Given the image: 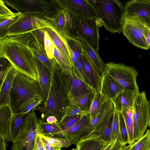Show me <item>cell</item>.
Wrapping results in <instances>:
<instances>
[{"label": "cell", "mask_w": 150, "mask_h": 150, "mask_svg": "<svg viewBox=\"0 0 150 150\" xmlns=\"http://www.w3.org/2000/svg\"><path fill=\"white\" fill-rule=\"evenodd\" d=\"M57 124H49L39 119L38 124V134L48 136L62 131Z\"/></svg>", "instance_id": "37"}, {"label": "cell", "mask_w": 150, "mask_h": 150, "mask_svg": "<svg viewBox=\"0 0 150 150\" xmlns=\"http://www.w3.org/2000/svg\"><path fill=\"white\" fill-rule=\"evenodd\" d=\"M70 51L72 66L81 57L84 52L82 43L79 39L69 36H63Z\"/></svg>", "instance_id": "27"}, {"label": "cell", "mask_w": 150, "mask_h": 150, "mask_svg": "<svg viewBox=\"0 0 150 150\" xmlns=\"http://www.w3.org/2000/svg\"><path fill=\"white\" fill-rule=\"evenodd\" d=\"M54 54L55 59L63 72L66 74H72L73 69L71 64L67 59L54 45Z\"/></svg>", "instance_id": "35"}, {"label": "cell", "mask_w": 150, "mask_h": 150, "mask_svg": "<svg viewBox=\"0 0 150 150\" xmlns=\"http://www.w3.org/2000/svg\"><path fill=\"white\" fill-rule=\"evenodd\" d=\"M43 102L42 96L33 97L22 103L19 106L16 113L30 112L33 109L40 105Z\"/></svg>", "instance_id": "33"}, {"label": "cell", "mask_w": 150, "mask_h": 150, "mask_svg": "<svg viewBox=\"0 0 150 150\" xmlns=\"http://www.w3.org/2000/svg\"><path fill=\"white\" fill-rule=\"evenodd\" d=\"M12 112L8 104L0 105V138L8 139Z\"/></svg>", "instance_id": "25"}, {"label": "cell", "mask_w": 150, "mask_h": 150, "mask_svg": "<svg viewBox=\"0 0 150 150\" xmlns=\"http://www.w3.org/2000/svg\"><path fill=\"white\" fill-rule=\"evenodd\" d=\"M125 17L122 32L123 35L134 46L141 49L149 50L144 34V24L137 18Z\"/></svg>", "instance_id": "11"}, {"label": "cell", "mask_w": 150, "mask_h": 150, "mask_svg": "<svg viewBox=\"0 0 150 150\" xmlns=\"http://www.w3.org/2000/svg\"><path fill=\"white\" fill-rule=\"evenodd\" d=\"M30 112L24 113L12 112L7 141L11 142L13 143L15 141L25 123Z\"/></svg>", "instance_id": "22"}, {"label": "cell", "mask_w": 150, "mask_h": 150, "mask_svg": "<svg viewBox=\"0 0 150 150\" xmlns=\"http://www.w3.org/2000/svg\"><path fill=\"white\" fill-rule=\"evenodd\" d=\"M44 29L49 35L55 46L72 65L70 51L63 35L52 26L44 28Z\"/></svg>", "instance_id": "24"}, {"label": "cell", "mask_w": 150, "mask_h": 150, "mask_svg": "<svg viewBox=\"0 0 150 150\" xmlns=\"http://www.w3.org/2000/svg\"><path fill=\"white\" fill-rule=\"evenodd\" d=\"M66 76L70 100L91 93L96 92L91 86L80 79L73 72L71 74H66Z\"/></svg>", "instance_id": "16"}, {"label": "cell", "mask_w": 150, "mask_h": 150, "mask_svg": "<svg viewBox=\"0 0 150 150\" xmlns=\"http://www.w3.org/2000/svg\"><path fill=\"white\" fill-rule=\"evenodd\" d=\"M44 43L45 49L48 57L51 59H55L54 54V44L49 35L45 30Z\"/></svg>", "instance_id": "44"}, {"label": "cell", "mask_w": 150, "mask_h": 150, "mask_svg": "<svg viewBox=\"0 0 150 150\" xmlns=\"http://www.w3.org/2000/svg\"><path fill=\"white\" fill-rule=\"evenodd\" d=\"M129 147V145L128 146L125 145L121 150H128Z\"/></svg>", "instance_id": "57"}, {"label": "cell", "mask_w": 150, "mask_h": 150, "mask_svg": "<svg viewBox=\"0 0 150 150\" xmlns=\"http://www.w3.org/2000/svg\"><path fill=\"white\" fill-rule=\"evenodd\" d=\"M104 72L110 75L124 89L139 91L136 81L138 73L134 67L110 62L105 64Z\"/></svg>", "instance_id": "7"}, {"label": "cell", "mask_w": 150, "mask_h": 150, "mask_svg": "<svg viewBox=\"0 0 150 150\" xmlns=\"http://www.w3.org/2000/svg\"><path fill=\"white\" fill-rule=\"evenodd\" d=\"M30 43L34 57L46 66L52 73L53 69L58 64L55 59H51L48 57L44 46L35 30L31 32Z\"/></svg>", "instance_id": "15"}, {"label": "cell", "mask_w": 150, "mask_h": 150, "mask_svg": "<svg viewBox=\"0 0 150 150\" xmlns=\"http://www.w3.org/2000/svg\"><path fill=\"white\" fill-rule=\"evenodd\" d=\"M105 29L111 33H120L125 22L124 7L118 0H88Z\"/></svg>", "instance_id": "3"}, {"label": "cell", "mask_w": 150, "mask_h": 150, "mask_svg": "<svg viewBox=\"0 0 150 150\" xmlns=\"http://www.w3.org/2000/svg\"><path fill=\"white\" fill-rule=\"evenodd\" d=\"M71 150H78V147H77L75 149H73Z\"/></svg>", "instance_id": "59"}, {"label": "cell", "mask_w": 150, "mask_h": 150, "mask_svg": "<svg viewBox=\"0 0 150 150\" xmlns=\"http://www.w3.org/2000/svg\"><path fill=\"white\" fill-rule=\"evenodd\" d=\"M71 26L67 35L75 38H83L96 51L99 50V26L96 19H81L71 14Z\"/></svg>", "instance_id": "6"}, {"label": "cell", "mask_w": 150, "mask_h": 150, "mask_svg": "<svg viewBox=\"0 0 150 150\" xmlns=\"http://www.w3.org/2000/svg\"><path fill=\"white\" fill-rule=\"evenodd\" d=\"M126 145H124L117 140L114 146L111 150H121Z\"/></svg>", "instance_id": "54"}, {"label": "cell", "mask_w": 150, "mask_h": 150, "mask_svg": "<svg viewBox=\"0 0 150 150\" xmlns=\"http://www.w3.org/2000/svg\"><path fill=\"white\" fill-rule=\"evenodd\" d=\"M46 19L35 16L26 15L0 35V38L5 37L28 33L38 29L50 28Z\"/></svg>", "instance_id": "10"}, {"label": "cell", "mask_w": 150, "mask_h": 150, "mask_svg": "<svg viewBox=\"0 0 150 150\" xmlns=\"http://www.w3.org/2000/svg\"><path fill=\"white\" fill-rule=\"evenodd\" d=\"M113 116L114 112L108 117L104 124L96 131L102 138L106 142H111L112 124Z\"/></svg>", "instance_id": "32"}, {"label": "cell", "mask_w": 150, "mask_h": 150, "mask_svg": "<svg viewBox=\"0 0 150 150\" xmlns=\"http://www.w3.org/2000/svg\"><path fill=\"white\" fill-rule=\"evenodd\" d=\"M90 121L89 113L82 116L73 126L64 130L47 137L67 139L72 142L87 125Z\"/></svg>", "instance_id": "21"}, {"label": "cell", "mask_w": 150, "mask_h": 150, "mask_svg": "<svg viewBox=\"0 0 150 150\" xmlns=\"http://www.w3.org/2000/svg\"><path fill=\"white\" fill-rule=\"evenodd\" d=\"M150 29V21L146 25Z\"/></svg>", "instance_id": "58"}, {"label": "cell", "mask_w": 150, "mask_h": 150, "mask_svg": "<svg viewBox=\"0 0 150 150\" xmlns=\"http://www.w3.org/2000/svg\"><path fill=\"white\" fill-rule=\"evenodd\" d=\"M25 15L20 12H17L14 16L0 22V35Z\"/></svg>", "instance_id": "43"}, {"label": "cell", "mask_w": 150, "mask_h": 150, "mask_svg": "<svg viewBox=\"0 0 150 150\" xmlns=\"http://www.w3.org/2000/svg\"><path fill=\"white\" fill-rule=\"evenodd\" d=\"M35 108L30 112L20 134L13 143L11 150H33L39 119L34 111Z\"/></svg>", "instance_id": "8"}, {"label": "cell", "mask_w": 150, "mask_h": 150, "mask_svg": "<svg viewBox=\"0 0 150 150\" xmlns=\"http://www.w3.org/2000/svg\"><path fill=\"white\" fill-rule=\"evenodd\" d=\"M132 110H125L121 112L124 117L127 129L129 139V145H130L133 144L135 142L134 135Z\"/></svg>", "instance_id": "34"}, {"label": "cell", "mask_w": 150, "mask_h": 150, "mask_svg": "<svg viewBox=\"0 0 150 150\" xmlns=\"http://www.w3.org/2000/svg\"><path fill=\"white\" fill-rule=\"evenodd\" d=\"M80 39L82 42L84 52L92 61L100 75L103 74L105 64L99 56L98 51H96L83 38Z\"/></svg>", "instance_id": "26"}, {"label": "cell", "mask_w": 150, "mask_h": 150, "mask_svg": "<svg viewBox=\"0 0 150 150\" xmlns=\"http://www.w3.org/2000/svg\"><path fill=\"white\" fill-rule=\"evenodd\" d=\"M61 9L65 10L77 18H98L94 8L88 0H55Z\"/></svg>", "instance_id": "12"}, {"label": "cell", "mask_w": 150, "mask_h": 150, "mask_svg": "<svg viewBox=\"0 0 150 150\" xmlns=\"http://www.w3.org/2000/svg\"><path fill=\"white\" fill-rule=\"evenodd\" d=\"M128 150H150V130H147L140 139L129 145Z\"/></svg>", "instance_id": "36"}, {"label": "cell", "mask_w": 150, "mask_h": 150, "mask_svg": "<svg viewBox=\"0 0 150 150\" xmlns=\"http://www.w3.org/2000/svg\"><path fill=\"white\" fill-rule=\"evenodd\" d=\"M101 76L100 92L107 99H114L124 89L108 74L104 72Z\"/></svg>", "instance_id": "17"}, {"label": "cell", "mask_w": 150, "mask_h": 150, "mask_svg": "<svg viewBox=\"0 0 150 150\" xmlns=\"http://www.w3.org/2000/svg\"><path fill=\"white\" fill-rule=\"evenodd\" d=\"M33 150H45L43 143L38 135L36 138Z\"/></svg>", "instance_id": "50"}, {"label": "cell", "mask_w": 150, "mask_h": 150, "mask_svg": "<svg viewBox=\"0 0 150 150\" xmlns=\"http://www.w3.org/2000/svg\"><path fill=\"white\" fill-rule=\"evenodd\" d=\"M0 58V88L9 71L14 67L11 62L5 58Z\"/></svg>", "instance_id": "40"}, {"label": "cell", "mask_w": 150, "mask_h": 150, "mask_svg": "<svg viewBox=\"0 0 150 150\" xmlns=\"http://www.w3.org/2000/svg\"><path fill=\"white\" fill-rule=\"evenodd\" d=\"M115 110L112 101L107 99L98 113L90 120L86 127L72 141L73 144L76 141L85 138L96 132L114 112Z\"/></svg>", "instance_id": "13"}, {"label": "cell", "mask_w": 150, "mask_h": 150, "mask_svg": "<svg viewBox=\"0 0 150 150\" xmlns=\"http://www.w3.org/2000/svg\"><path fill=\"white\" fill-rule=\"evenodd\" d=\"M40 137L45 150H61V147L54 146L49 143L45 139L38 134Z\"/></svg>", "instance_id": "49"}, {"label": "cell", "mask_w": 150, "mask_h": 150, "mask_svg": "<svg viewBox=\"0 0 150 150\" xmlns=\"http://www.w3.org/2000/svg\"><path fill=\"white\" fill-rule=\"evenodd\" d=\"M117 140L111 142L103 150H111L114 146Z\"/></svg>", "instance_id": "55"}, {"label": "cell", "mask_w": 150, "mask_h": 150, "mask_svg": "<svg viewBox=\"0 0 150 150\" xmlns=\"http://www.w3.org/2000/svg\"><path fill=\"white\" fill-rule=\"evenodd\" d=\"M64 15L65 26L67 33V32L70 29L71 26V13L65 10Z\"/></svg>", "instance_id": "48"}, {"label": "cell", "mask_w": 150, "mask_h": 150, "mask_svg": "<svg viewBox=\"0 0 150 150\" xmlns=\"http://www.w3.org/2000/svg\"><path fill=\"white\" fill-rule=\"evenodd\" d=\"M125 16L139 18L146 24L150 20V0H132L124 6Z\"/></svg>", "instance_id": "14"}, {"label": "cell", "mask_w": 150, "mask_h": 150, "mask_svg": "<svg viewBox=\"0 0 150 150\" xmlns=\"http://www.w3.org/2000/svg\"><path fill=\"white\" fill-rule=\"evenodd\" d=\"M88 113L82 111L75 105L70 104L64 117L73 115H79L82 116Z\"/></svg>", "instance_id": "47"}, {"label": "cell", "mask_w": 150, "mask_h": 150, "mask_svg": "<svg viewBox=\"0 0 150 150\" xmlns=\"http://www.w3.org/2000/svg\"><path fill=\"white\" fill-rule=\"evenodd\" d=\"M6 140L0 138V150H6L8 144Z\"/></svg>", "instance_id": "53"}, {"label": "cell", "mask_w": 150, "mask_h": 150, "mask_svg": "<svg viewBox=\"0 0 150 150\" xmlns=\"http://www.w3.org/2000/svg\"><path fill=\"white\" fill-rule=\"evenodd\" d=\"M110 142L94 132L87 137L76 141L74 144L76 145L78 150H103Z\"/></svg>", "instance_id": "20"}, {"label": "cell", "mask_w": 150, "mask_h": 150, "mask_svg": "<svg viewBox=\"0 0 150 150\" xmlns=\"http://www.w3.org/2000/svg\"><path fill=\"white\" fill-rule=\"evenodd\" d=\"M95 92L77 97L70 100V105L73 104L83 111L89 113Z\"/></svg>", "instance_id": "29"}, {"label": "cell", "mask_w": 150, "mask_h": 150, "mask_svg": "<svg viewBox=\"0 0 150 150\" xmlns=\"http://www.w3.org/2000/svg\"><path fill=\"white\" fill-rule=\"evenodd\" d=\"M149 119L148 123V127H149L150 126V99L149 101Z\"/></svg>", "instance_id": "56"}, {"label": "cell", "mask_w": 150, "mask_h": 150, "mask_svg": "<svg viewBox=\"0 0 150 150\" xmlns=\"http://www.w3.org/2000/svg\"><path fill=\"white\" fill-rule=\"evenodd\" d=\"M65 10L61 9L55 15L47 20L52 27L62 35L67 34L65 24Z\"/></svg>", "instance_id": "30"}, {"label": "cell", "mask_w": 150, "mask_h": 150, "mask_svg": "<svg viewBox=\"0 0 150 150\" xmlns=\"http://www.w3.org/2000/svg\"><path fill=\"white\" fill-rule=\"evenodd\" d=\"M120 129V134L124 142L129 143V136L125 119L121 112L119 113Z\"/></svg>", "instance_id": "45"}, {"label": "cell", "mask_w": 150, "mask_h": 150, "mask_svg": "<svg viewBox=\"0 0 150 150\" xmlns=\"http://www.w3.org/2000/svg\"><path fill=\"white\" fill-rule=\"evenodd\" d=\"M46 122L49 124H57L58 122L57 119L53 116H50L46 119Z\"/></svg>", "instance_id": "52"}, {"label": "cell", "mask_w": 150, "mask_h": 150, "mask_svg": "<svg viewBox=\"0 0 150 150\" xmlns=\"http://www.w3.org/2000/svg\"><path fill=\"white\" fill-rule=\"evenodd\" d=\"M149 100L145 91L139 92L135 100L132 110L134 135L135 141L140 139L148 127Z\"/></svg>", "instance_id": "9"}, {"label": "cell", "mask_w": 150, "mask_h": 150, "mask_svg": "<svg viewBox=\"0 0 150 150\" xmlns=\"http://www.w3.org/2000/svg\"><path fill=\"white\" fill-rule=\"evenodd\" d=\"M18 72L14 68L11 69L0 88V105L8 104L9 94L13 82Z\"/></svg>", "instance_id": "28"}, {"label": "cell", "mask_w": 150, "mask_h": 150, "mask_svg": "<svg viewBox=\"0 0 150 150\" xmlns=\"http://www.w3.org/2000/svg\"><path fill=\"white\" fill-rule=\"evenodd\" d=\"M70 105L66 74L59 64L52 72L50 86L46 102L41 106L39 105L35 110L42 113L41 120L45 122L50 116H53L58 122L64 117Z\"/></svg>", "instance_id": "2"}, {"label": "cell", "mask_w": 150, "mask_h": 150, "mask_svg": "<svg viewBox=\"0 0 150 150\" xmlns=\"http://www.w3.org/2000/svg\"><path fill=\"white\" fill-rule=\"evenodd\" d=\"M14 10L27 16H35L47 20L61 9L55 0H4Z\"/></svg>", "instance_id": "5"}, {"label": "cell", "mask_w": 150, "mask_h": 150, "mask_svg": "<svg viewBox=\"0 0 150 150\" xmlns=\"http://www.w3.org/2000/svg\"><path fill=\"white\" fill-rule=\"evenodd\" d=\"M73 72L80 79L90 86L83 64L82 56L72 65Z\"/></svg>", "instance_id": "38"}, {"label": "cell", "mask_w": 150, "mask_h": 150, "mask_svg": "<svg viewBox=\"0 0 150 150\" xmlns=\"http://www.w3.org/2000/svg\"><path fill=\"white\" fill-rule=\"evenodd\" d=\"M107 100L100 92H95L89 112L90 120L98 113Z\"/></svg>", "instance_id": "31"}, {"label": "cell", "mask_w": 150, "mask_h": 150, "mask_svg": "<svg viewBox=\"0 0 150 150\" xmlns=\"http://www.w3.org/2000/svg\"><path fill=\"white\" fill-rule=\"evenodd\" d=\"M119 113V112L115 110L112 124L111 142L117 140L124 145H126L124 142L120 133Z\"/></svg>", "instance_id": "39"}, {"label": "cell", "mask_w": 150, "mask_h": 150, "mask_svg": "<svg viewBox=\"0 0 150 150\" xmlns=\"http://www.w3.org/2000/svg\"><path fill=\"white\" fill-rule=\"evenodd\" d=\"M82 57L90 85L94 90L96 92H100L101 76L84 52Z\"/></svg>", "instance_id": "23"}, {"label": "cell", "mask_w": 150, "mask_h": 150, "mask_svg": "<svg viewBox=\"0 0 150 150\" xmlns=\"http://www.w3.org/2000/svg\"><path fill=\"white\" fill-rule=\"evenodd\" d=\"M38 77L43 103L47 100L51 82L52 73L49 69L35 57Z\"/></svg>", "instance_id": "18"}, {"label": "cell", "mask_w": 150, "mask_h": 150, "mask_svg": "<svg viewBox=\"0 0 150 150\" xmlns=\"http://www.w3.org/2000/svg\"><path fill=\"white\" fill-rule=\"evenodd\" d=\"M38 134L43 137L50 144L54 146L67 147L73 144L72 141L67 139L47 137L39 134Z\"/></svg>", "instance_id": "42"}, {"label": "cell", "mask_w": 150, "mask_h": 150, "mask_svg": "<svg viewBox=\"0 0 150 150\" xmlns=\"http://www.w3.org/2000/svg\"><path fill=\"white\" fill-rule=\"evenodd\" d=\"M82 117L79 115L65 116L57 124L62 131L64 130L73 126Z\"/></svg>", "instance_id": "41"}, {"label": "cell", "mask_w": 150, "mask_h": 150, "mask_svg": "<svg viewBox=\"0 0 150 150\" xmlns=\"http://www.w3.org/2000/svg\"><path fill=\"white\" fill-rule=\"evenodd\" d=\"M31 35L30 32L0 38V57L8 59L18 72L38 81Z\"/></svg>", "instance_id": "1"}, {"label": "cell", "mask_w": 150, "mask_h": 150, "mask_svg": "<svg viewBox=\"0 0 150 150\" xmlns=\"http://www.w3.org/2000/svg\"><path fill=\"white\" fill-rule=\"evenodd\" d=\"M38 96H42L38 81L18 72L14 77L9 96L8 105L12 112L16 113L22 103Z\"/></svg>", "instance_id": "4"}, {"label": "cell", "mask_w": 150, "mask_h": 150, "mask_svg": "<svg viewBox=\"0 0 150 150\" xmlns=\"http://www.w3.org/2000/svg\"><path fill=\"white\" fill-rule=\"evenodd\" d=\"M144 31L146 42L148 47L149 49L150 48V29L145 24H144Z\"/></svg>", "instance_id": "51"}, {"label": "cell", "mask_w": 150, "mask_h": 150, "mask_svg": "<svg viewBox=\"0 0 150 150\" xmlns=\"http://www.w3.org/2000/svg\"><path fill=\"white\" fill-rule=\"evenodd\" d=\"M139 91L124 89L115 98L111 100L115 110L119 112L130 109L132 110L134 104Z\"/></svg>", "instance_id": "19"}, {"label": "cell", "mask_w": 150, "mask_h": 150, "mask_svg": "<svg viewBox=\"0 0 150 150\" xmlns=\"http://www.w3.org/2000/svg\"><path fill=\"white\" fill-rule=\"evenodd\" d=\"M16 13L12 12L5 5L4 1L0 0V22L11 18Z\"/></svg>", "instance_id": "46"}]
</instances>
